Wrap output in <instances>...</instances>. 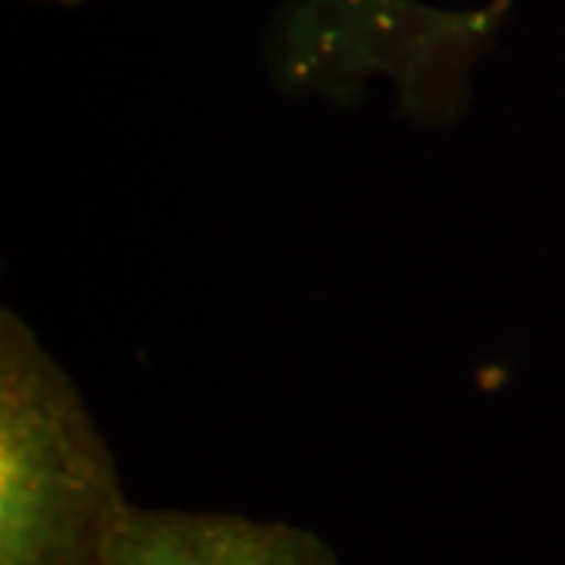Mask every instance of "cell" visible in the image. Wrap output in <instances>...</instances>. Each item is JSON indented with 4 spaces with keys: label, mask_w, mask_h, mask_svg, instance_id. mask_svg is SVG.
<instances>
[{
    "label": "cell",
    "mask_w": 565,
    "mask_h": 565,
    "mask_svg": "<svg viewBox=\"0 0 565 565\" xmlns=\"http://www.w3.org/2000/svg\"><path fill=\"white\" fill-rule=\"evenodd\" d=\"M132 503L76 381L0 311V565H110Z\"/></svg>",
    "instance_id": "cell-1"
},
{
    "label": "cell",
    "mask_w": 565,
    "mask_h": 565,
    "mask_svg": "<svg viewBox=\"0 0 565 565\" xmlns=\"http://www.w3.org/2000/svg\"><path fill=\"white\" fill-rule=\"evenodd\" d=\"M509 13L512 0H282L264 29V73L286 98L333 107H359L384 79L405 120L446 129L468 114Z\"/></svg>",
    "instance_id": "cell-2"
},
{
    "label": "cell",
    "mask_w": 565,
    "mask_h": 565,
    "mask_svg": "<svg viewBox=\"0 0 565 565\" xmlns=\"http://www.w3.org/2000/svg\"><path fill=\"white\" fill-rule=\"evenodd\" d=\"M110 565H340L315 531L230 512L132 505Z\"/></svg>",
    "instance_id": "cell-3"
},
{
    "label": "cell",
    "mask_w": 565,
    "mask_h": 565,
    "mask_svg": "<svg viewBox=\"0 0 565 565\" xmlns=\"http://www.w3.org/2000/svg\"><path fill=\"white\" fill-rule=\"evenodd\" d=\"M29 3H41V7H61V10H76V7H85L92 0H29Z\"/></svg>",
    "instance_id": "cell-4"
}]
</instances>
